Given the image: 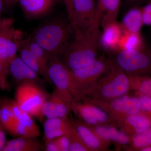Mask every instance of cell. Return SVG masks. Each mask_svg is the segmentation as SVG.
<instances>
[{
	"label": "cell",
	"mask_w": 151,
	"mask_h": 151,
	"mask_svg": "<svg viewBox=\"0 0 151 151\" xmlns=\"http://www.w3.org/2000/svg\"><path fill=\"white\" fill-rule=\"evenodd\" d=\"M139 151H151V146L145 147L143 148L140 149Z\"/></svg>",
	"instance_id": "ab89813d"
},
{
	"label": "cell",
	"mask_w": 151,
	"mask_h": 151,
	"mask_svg": "<svg viewBox=\"0 0 151 151\" xmlns=\"http://www.w3.org/2000/svg\"><path fill=\"white\" fill-rule=\"evenodd\" d=\"M72 3L70 22L73 27L87 32L100 30L94 0H72Z\"/></svg>",
	"instance_id": "9c48e42d"
},
{
	"label": "cell",
	"mask_w": 151,
	"mask_h": 151,
	"mask_svg": "<svg viewBox=\"0 0 151 151\" xmlns=\"http://www.w3.org/2000/svg\"><path fill=\"white\" fill-rule=\"evenodd\" d=\"M44 146L36 138L18 137L6 143L2 151H40Z\"/></svg>",
	"instance_id": "cb8c5ba5"
},
{
	"label": "cell",
	"mask_w": 151,
	"mask_h": 151,
	"mask_svg": "<svg viewBox=\"0 0 151 151\" xmlns=\"http://www.w3.org/2000/svg\"><path fill=\"white\" fill-rule=\"evenodd\" d=\"M85 99L102 108L110 117L113 125L121 122L127 116L140 113L142 107L139 98L136 95L125 94L109 100H102L84 97Z\"/></svg>",
	"instance_id": "8992f818"
},
{
	"label": "cell",
	"mask_w": 151,
	"mask_h": 151,
	"mask_svg": "<svg viewBox=\"0 0 151 151\" xmlns=\"http://www.w3.org/2000/svg\"><path fill=\"white\" fill-rule=\"evenodd\" d=\"M100 138L107 142L126 146L130 144L131 138L115 125H99L90 127Z\"/></svg>",
	"instance_id": "d6986e66"
},
{
	"label": "cell",
	"mask_w": 151,
	"mask_h": 151,
	"mask_svg": "<svg viewBox=\"0 0 151 151\" xmlns=\"http://www.w3.org/2000/svg\"><path fill=\"white\" fill-rule=\"evenodd\" d=\"M20 0H4V5L10 6L15 4L17 2L19 1Z\"/></svg>",
	"instance_id": "74e56055"
},
{
	"label": "cell",
	"mask_w": 151,
	"mask_h": 151,
	"mask_svg": "<svg viewBox=\"0 0 151 151\" xmlns=\"http://www.w3.org/2000/svg\"><path fill=\"white\" fill-rule=\"evenodd\" d=\"M4 5V0H0V19L2 18V14Z\"/></svg>",
	"instance_id": "f35d334b"
},
{
	"label": "cell",
	"mask_w": 151,
	"mask_h": 151,
	"mask_svg": "<svg viewBox=\"0 0 151 151\" xmlns=\"http://www.w3.org/2000/svg\"><path fill=\"white\" fill-rule=\"evenodd\" d=\"M116 126L131 138L151 128V117L141 111L127 116Z\"/></svg>",
	"instance_id": "5bb4252c"
},
{
	"label": "cell",
	"mask_w": 151,
	"mask_h": 151,
	"mask_svg": "<svg viewBox=\"0 0 151 151\" xmlns=\"http://www.w3.org/2000/svg\"><path fill=\"white\" fill-rule=\"evenodd\" d=\"M48 96L40 85L32 83L19 84L15 93V100L21 108L32 117L42 119V105Z\"/></svg>",
	"instance_id": "ba28073f"
},
{
	"label": "cell",
	"mask_w": 151,
	"mask_h": 151,
	"mask_svg": "<svg viewBox=\"0 0 151 151\" xmlns=\"http://www.w3.org/2000/svg\"><path fill=\"white\" fill-rule=\"evenodd\" d=\"M65 5V9L67 13L68 19L69 21L71 19L72 13V0H63Z\"/></svg>",
	"instance_id": "8d00e7d4"
},
{
	"label": "cell",
	"mask_w": 151,
	"mask_h": 151,
	"mask_svg": "<svg viewBox=\"0 0 151 151\" xmlns=\"http://www.w3.org/2000/svg\"><path fill=\"white\" fill-rule=\"evenodd\" d=\"M15 125L12 134L18 137L37 138L40 134L32 116L22 109L16 116Z\"/></svg>",
	"instance_id": "2e32d148"
},
{
	"label": "cell",
	"mask_w": 151,
	"mask_h": 151,
	"mask_svg": "<svg viewBox=\"0 0 151 151\" xmlns=\"http://www.w3.org/2000/svg\"><path fill=\"white\" fill-rule=\"evenodd\" d=\"M113 64L109 55L103 54L91 64L70 70V91L74 101L89 96L99 79Z\"/></svg>",
	"instance_id": "3957f363"
},
{
	"label": "cell",
	"mask_w": 151,
	"mask_h": 151,
	"mask_svg": "<svg viewBox=\"0 0 151 151\" xmlns=\"http://www.w3.org/2000/svg\"><path fill=\"white\" fill-rule=\"evenodd\" d=\"M70 107L71 111L82 122L90 127L113 125L111 117L106 111L85 99L73 101L70 104Z\"/></svg>",
	"instance_id": "8fae6325"
},
{
	"label": "cell",
	"mask_w": 151,
	"mask_h": 151,
	"mask_svg": "<svg viewBox=\"0 0 151 151\" xmlns=\"http://www.w3.org/2000/svg\"><path fill=\"white\" fill-rule=\"evenodd\" d=\"M55 0H20V4L25 16L34 18L43 16L48 12Z\"/></svg>",
	"instance_id": "7402d4cb"
},
{
	"label": "cell",
	"mask_w": 151,
	"mask_h": 151,
	"mask_svg": "<svg viewBox=\"0 0 151 151\" xmlns=\"http://www.w3.org/2000/svg\"><path fill=\"white\" fill-rule=\"evenodd\" d=\"M29 39L30 38L23 39L19 43L18 52L19 53V57L25 64L51 84L48 74L44 70L30 49Z\"/></svg>",
	"instance_id": "ffe728a7"
},
{
	"label": "cell",
	"mask_w": 151,
	"mask_h": 151,
	"mask_svg": "<svg viewBox=\"0 0 151 151\" xmlns=\"http://www.w3.org/2000/svg\"><path fill=\"white\" fill-rule=\"evenodd\" d=\"M48 75L54 90L71 104L74 100L70 91V70L59 58H50Z\"/></svg>",
	"instance_id": "30bf717a"
},
{
	"label": "cell",
	"mask_w": 151,
	"mask_h": 151,
	"mask_svg": "<svg viewBox=\"0 0 151 151\" xmlns=\"http://www.w3.org/2000/svg\"><path fill=\"white\" fill-rule=\"evenodd\" d=\"M112 54L109 55L113 63L129 76L151 72V47L145 43L138 49L119 50Z\"/></svg>",
	"instance_id": "5b68a950"
},
{
	"label": "cell",
	"mask_w": 151,
	"mask_h": 151,
	"mask_svg": "<svg viewBox=\"0 0 151 151\" xmlns=\"http://www.w3.org/2000/svg\"><path fill=\"white\" fill-rule=\"evenodd\" d=\"M9 73L0 60V89L4 90L7 87V76Z\"/></svg>",
	"instance_id": "d6a6232c"
},
{
	"label": "cell",
	"mask_w": 151,
	"mask_h": 151,
	"mask_svg": "<svg viewBox=\"0 0 151 151\" xmlns=\"http://www.w3.org/2000/svg\"><path fill=\"white\" fill-rule=\"evenodd\" d=\"M147 0H125L124 4V10L127 11L129 9L138 6L145 2Z\"/></svg>",
	"instance_id": "836d02e7"
},
{
	"label": "cell",
	"mask_w": 151,
	"mask_h": 151,
	"mask_svg": "<svg viewBox=\"0 0 151 151\" xmlns=\"http://www.w3.org/2000/svg\"><path fill=\"white\" fill-rule=\"evenodd\" d=\"M10 73L19 85L32 83L40 86L43 78L25 64L19 56L16 55L11 60L8 67Z\"/></svg>",
	"instance_id": "7c38bea8"
},
{
	"label": "cell",
	"mask_w": 151,
	"mask_h": 151,
	"mask_svg": "<svg viewBox=\"0 0 151 151\" xmlns=\"http://www.w3.org/2000/svg\"><path fill=\"white\" fill-rule=\"evenodd\" d=\"M45 150L47 151H60L59 147L55 139L45 142Z\"/></svg>",
	"instance_id": "e575fe53"
},
{
	"label": "cell",
	"mask_w": 151,
	"mask_h": 151,
	"mask_svg": "<svg viewBox=\"0 0 151 151\" xmlns=\"http://www.w3.org/2000/svg\"><path fill=\"white\" fill-rule=\"evenodd\" d=\"M29 47L44 70L48 74V67L50 61V56L48 53L31 38L29 39Z\"/></svg>",
	"instance_id": "83f0119b"
},
{
	"label": "cell",
	"mask_w": 151,
	"mask_h": 151,
	"mask_svg": "<svg viewBox=\"0 0 151 151\" xmlns=\"http://www.w3.org/2000/svg\"><path fill=\"white\" fill-rule=\"evenodd\" d=\"M5 128L0 119V151L2 150L6 143Z\"/></svg>",
	"instance_id": "d590c367"
},
{
	"label": "cell",
	"mask_w": 151,
	"mask_h": 151,
	"mask_svg": "<svg viewBox=\"0 0 151 151\" xmlns=\"http://www.w3.org/2000/svg\"><path fill=\"white\" fill-rule=\"evenodd\" d=\"M145 43L140 34L123 32L119 43V50H133L140 48Z\"/></svg>",
	"instance_id": "4316f807"
},
{
	"label": "cell",
	"mask_w": 151,
	"mask_h": 151,
	"mask_svg": "<svg viewBox=\"0 0 151 151\" xmlns=\"http://www.w3.org/2000/svg\"><path fill=\"white\" fill-rule=\"evenodd\" d=\"M73 35V27L70 22L58 19L41 25L31 39L48 53L50 58H60L69 45Z\"/></svg>",
	"instance_id": "7a4b0ae2"
},
{
	"label": "cell",
	"mask_w": 151,
	"mask_h": 151,
	"mask_svg": "<svg viewBox=\"0 0 151 151\" xmlns=\"http://www.w3.org/2000/svg\"><path fill=\"white\" fill-rule=\"evenodd\" d=\"M70 111V103L55 90L47 97L42 109V116L47 119L67 118Z\"/></svg>",
	"instance_id": "4fadbf2b"
},
{
	"label": "cell",
	"mask_w": 151,
	"mask_h": 151,
	"mask_svg": "<svg viewBox=\"0 0 151 151\" xmlns=\"http://www.w3.org/2000/svg\"><path fill=\"white\" fill-rule=\"evenodd\" d=\"M135 95L138 97L140 102L142 112L151 117V97L138 93H136Z\"/></svg>",
	"instance_id": "4dcf8cb0"
},
{
	"label": "cell",
	"mask_w": 151,
	"mask_h": 151,
	"mask_svg": "<svg viewBox=\"0 0 151 151\" xmlns=\"http://www.w3.org/2000/svg\"><path fill=\"white\" fill-rule=\"evenodd\" d=\"M143 24L142 9L135 7L126 12L120 26L122 32L140 34Z\"/></svg>",
	"instance_id": "603a6c76"
},
{
	"label": "cell",
	"mask_w": 151,
	"mask_h": 151,
	"mask_svg": "<svg viewBox=\"0 0 151 151\" xmlns=\"http://www.w3.org/2000/svg\"><path fill=\"white\" fill-rule=\"evenodd\" d=\"M23 32L14 26L13 18L0 19V60L8 72L9 64L17 55L19 43L23 39Z\"/></svg>",
	"instance_id": "52a82bcc"
},
{
	"label": "cell",
	"mask_w": 151,
	"mask_h": 151,
	"mask_svg": "<svg viewBox=\"0 0 151 151\" xmlns=\"http://www.w3.org/2000/svg\"><path fill=\"white\" fill-rule=\"evenodd\" d=\"M71 124L91 151H108L111 142L100 138L89 125L81 120H72Z\"/></svg>",
	"instance_id": "9a60e30c"
},
{
	"label": "cell",
	"mask_w": 151,
	"mask_h": 151,
	"mask_svg": "<svg viewBox=\"0 0 151 151\" xmlns=\"http://www.w3.org/2000/svg\"><path fill=\"white\" fill-rule=\"evenodd\" d=\"M131 89L136 93L151 97V78L142 75L130 76Z\"/></svg>",
	"instance_id": "484cf974"
},
{
	"label": "cell",
	"mask_w": 151,
	"mask_h": 151,
	"mask_svg": "<svg viewBox=\"0 0 151 151\" xmlns=\"http://www.w3.org/2000/svg\"><path fill=\"white\" fill-rule=\"evenodd\" d=\"M73 29L72 40L62 56L63 62L70 70L94 62L100 56L101 48L100 30L87 32L75 27Z\"/></svg>",
	"instance_id": "6da1fadb"
},
{
	"label": "cell",
	"mask_w": 151,
	"mask_h": 151,
	"mask_svg": "<svg viewBox=\"0 0 151 151\" xmlns=\"http://www.w3.org/2000/svg\"><path fill=\"white\" fill-rule=\"evenodd\" d=\"M71 123L68 118L47 119L44 124L45 142L69 134Z\"/></svg>",
	"instance_id": "44dd1931"
},
{
	"label": "cell",
	"mask_w": 151,
	"mask_h": 151,
	"mask_svg": "<svg viewBox=\"0 0 151 151\" xmlns=\"http://www.w3.org/2000/svg\"><path fill=\"white\" fill-rule=\"evenodd\" d=\"M55 139L59 147L60 151H69L70 139L68 135H63Z\"/></svg>",
	"instance_id": "1f68e13d"
},
{
	"label": "cell",
	"mask_w": 151,
	"mask_h": 151,
	"mask_svg": "<svg viewBox=\"0 0 151 151\" xmlns=\"http://www.w3.org/2000/svg\"><path fill=\"white\" fill-rule=\"evenodd\" d=\"M100 33L101 48L107 53L111 54L119 50V43L122 34V28L117 21L107 25Z\"/></svg>",
	"instance_id": "e0dca14e"
},
{
	"label": "cell",
	"mask_w": 151,
	"mask_h": 151,
	"mask_svg": "<svg viewBox=\"0 0 151 151\" xmlns=\"http://www.w3.org/2000/svg\"><path fill=\"white\" fill-rule=\"evenodd\" d=\"M68 136L70 139L69 151H91L84 143L72 124Z\"/></svg>",
	"instance_id": "f1b7e54d"
},
{
	"label": "cell",
	"mask_w": 151,
	"mask_h": 151,
	"mask_svg": "<svg viewBox=\"0 0 151 151\" xmlns=\"http://www.w3.org/2000/svg\"><path fill=\"white\" fill-rule=\"evenodd\" d=\"M121 0H98L96 5L100 27L117 21Z\"/></svg>",
	"instance_id": "ac0fdd59"
},
{
	"label": "cell",
	"mask_w": 151,
	"mask_h": 151,
	"mask_svg": "<svg viewBox=\"0 0 151 151\" xmlns=\"http://www.w3.org/2000/svg\"><path fill=\"white\" fill-rule=\"evenodd\" d=\"M130 89L129 76L113 63L111 68L101 76L93 91L86 97L102 100H111L128 94Z\"/></svg>",
	"instance_id": "277c9868"
},
{
	"label": "cell",
	"mask_w": 151,
	"mask_h": 151,
	"mask_svg": "<svg viewBox=\"0 0 151 151\" xmlns=\"http://www.w3.org/2000/svg\"><path fill=\"white\" fill-rule=\"evenodd\" d=\"M11 100L4 98L0 100V119L5 129L12 134L16 120L12 108Z\"/></svg>",
	"instance_id": "d4e9b609"
},
{
	"label": "cell",
	"mask_w": 151,
	"mask_h": 151,
	"mask_svg": "<svg viewBox=\"0 0 151 151\" xmlns=\"http://www.w3.org/2000/svg\"><path fill=\"white\" fill-rule=\"evenodd\" d=\"M130 144L133 148L138 150L151 146V128L145 132L131 137Z\"/></svg>",
	"instance_id": "f546056e"
}]
</instances>
